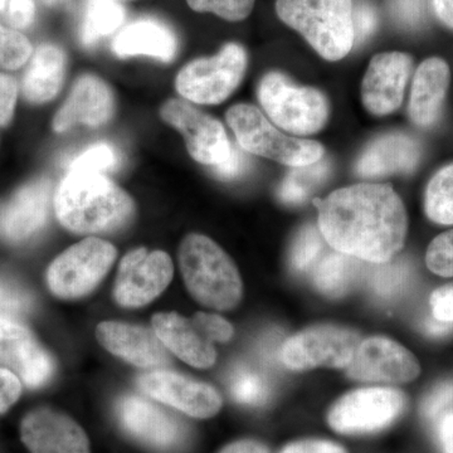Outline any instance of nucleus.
Masks as SVG:
<instances>
[{
	"instance_id": "30",
	"label": "nucleus",
	"mask_w": 453,
	"mask_h": 453,
	"mask_svg": "<svg viewBox=\"0 0 453 453\" xmlns=\"http://www.w3.org/2000/svg\"><path fill=\"white\" fill-rule=\"evenodd\" d=\"M412 275V266L405 259L372 264L368 273L369 288L381 300L395 299L410 285Z\"/></svg>"
},
{
	"instance_id": "52",
	"label": "nucleus",
	"mask_w": 453,
	"mask_h": 453,
	"mask_svg": "<svg viewBox=\"0 0 453 453\" xmlns=\"http://www.w3.org/2000/svg\"><path fill=\"white\" fill-rule=\"evenodd\" d=\"M423 332L431 336H445L453 330V323H446V321L437 320L434 316L426 319L422 323Z\"/></svg>"
},
{
	"instance_id": "13",
	"label": "nucleus",
	"mask_w": 453,
	"mask_h": 453,
	"mask_svg": "<svg viewBox=\"0 0 453 453\" xmlns=\"http://www.w3.org/2000/svg\"><path fill=\"white\" fill-rule=\"evenodd\" d=\"M138 387L151 398L195 418H211L222 408V398L213 387L178 372L155 369L140 375Z\"/></svg>"
},
{
	"instance_id": "28",
	"label": "nucleus",
	"mask_w": 453,
	"mask_h": 453,
	"mask_svg": "<svg viewBox=\"0 0 453 453\" xmlns=\"http://www.w3.org/2000/svg\"><path fill=\"white\" fill-rule=\"evenodd\" d=\"M125 11L118 0H86L80 38L83 46L91 47L101 38L120 28Z\"/></svg>"
},
{
	"instance_id": "49",
	"label": "nucleus",
	"mask_w": 453,
	"mask_h": 453,
	"mask_svg": "<svg viewBox=\"0 0 453 453\" xmlns=\"http://www.w3.org/2000/svg\"><path fill=\"white\" fill-rule=\"evenodd\" d=\"M438 438L443 452L453 453V413L447 414L438 422Z\"/></svg>"
},
{
	"instance_id": "32",
	"label": "nucleus",
	"mask_w": 453,
	"mask_h": 453,
	"mask_svg": "<svg viewBox=\"0 0 453 453\" xmlns=\"http://www.w3.org/2000/svg\"><path fill=\"white\" fill-rule=\"evenodd\" d=\"M228 387L234 401L253 407L266 403L271 395L267 378L247 365L235 366L229 375Z\"/></svg>"
},
{
	"instance_id": "47",
	"label": "nucleus",
	"mask_w": 453,
	"mask_h": 453,
	"mask_svg": "<svg viewBox=\"0 0 453 453\" xmlns=\"http://www.w3.org/2000/svg\"><path fill=\"white\" fill-rule=\"evenodd\" d=\"M246 157L237 146L232 144L231 151L225 162L213 166V173L217 177L229 180L240 177L246 169Z\"/></svg>"
},
{
	"instance_id": "41",
	"label": "nucleus",
	"mask_w": 453,
	"mask_h": 453,
	"mask_svg": "<svg viewBox=\"0 0 453 453\" xmlns=\"http://www.w3.org/2000/svg\"><path fill=\"white\" fill-rule=\"evenodd\" d=\"M192 321L211 342H226L234 338V326L222 316L198 312Z\"/></svg>"
},
{
	"instance_id": "12",
	"label": "nucleus",
	"mask_w": 453,
	"mask_h": 453,
	"mask_svg": "<svg viewBox=\"0 0 453 453\" xmlns=\"http://www.w3.org/2000/svg\"><path fill=\"white\" fill-rule=\"evenodd\" d=\"M163 120L184 136L193 159L205 165H219L231 151L223 125L208 113L183 100H169L160 110Z\"/></svg>"
},
{
	"instance_id": "33",
	"label": "nucleus",
	"mask_w": 453,
	"mask_h": 453,
	"mask_svg": "<svg viewBox=\"0 0 453 453\" xmlns=\"http://www.w3.org/2000/svg\"><path fill=\"white\" fill-rule=\"evenodd\" d=\"M325 249L324 237L318 226H303L295 238L290 252V265L295 273H306L312 271L320 261Z\"/></svg>"
},
{
	"instance_id": "25",
	"label": "nucleus",
	"mask_w": 453,
	"mask_h": 453,
	"mask_svg": "<svg viewBox=\"0 0 453 453\" xmlns=\"http://www.w3.org/2000/svg\"><path fill=\"white\" fill-rule=\"evenodd\" d=\"M177 50L174 32L153 18L130 23L112 41V50L119 57L145 55L169 62L174 58Z\"/></svg>"
},
{
	"instance_id": "14",
	"label": "nucleus",
	"mask_w": 453,
	"mask_h": 453,
	"mask_svg": "<svg viewBox=\"0 0 453 453\" xmlns=\"http://www.w3.org/2000/svg\"><path fill=\"white\" fill-rule=\"evenodd\" d=\"M421 372L417 357L408 349L387 338L360 342L353 362L347 368L351 380L408 383Z\"/></svg>"
},
{
	"instance_id": "48",
	"label": "nucleus",
	"mask_w": 453,
	"mask_h": 453,
	"mask_svg": "<svg viewBox=\"0 0 453 453\" xmlns=\"http://www.w3.org/2000/svg\"><path fill=\"white\" fill-rule=\"evenodd\" d=\"M281 453H347L338 443L324 440H303L290 443Z\"/></svg>"
},
{
	"instance_id": "5",
	"label": "nucleus",
	"mask_w": 453,
	"mask_h": 453,
	"mask_svg": "<svg viewBox=\"0 0 453 453\" xmlns=\"http://www.w3.org/2000/svg\"><path fill=\"white\" fill-rule=\"evenodd\" d=\"M241 148L285 165H309L324 157V148L312 140L291 138L276 129L255 106L235 105L226 112Z\"/></svg>"
},
{
	"instance_id": "27",
	"label": "nucleus",
	"mask_w": 453,
	"mask_h": 453,
	"mask_svg": "<svg viewBox=\"0 0 453 453\" xmlns=\"http://www.w3.org/2000/svg\"><path fill=\"white\" fill-rule=\"evenodd\" d=\"M362 270V259L334 251L321 257L312 268V282L321 294L336 299L353 288Z\"/></svg>"
},
{
	"instance_id": "20",
	"label": "nucleus",
	"mask_w": 453,
	"mask_h": 453,
	"mask_svg": "<svg viewBox=\"0 0 453 453\" xmlns=\"http://www.w3.org/2000/svg\"><path fill=\"white\" fill-rule=\"evenodd\" d=\"M115 103L111 89L103 80L85 74L74 82L73 91L53 119L56 133H65L76 124L103 127L112 118Z\"/></svg>"
},
{
	"instance_id": "10",
	"label": "nucleus",
	"mask_w": 453,
	"mask_h": 453,
	"mask_svg": "<svg viewBox=\"0 0 453 453\" xmlns=\"http://www.w3.org/2000/svg\"><path fill=\"white\" fill-rule=\"evenodd\" d=\"M404 408L405 396L401 390L357 389L342 396L333 405L327 419L340 434H365L387 427Z\"/></svg>"
},
{
	"instance_id": "11",
	"label": "nucleus",
	"mask_w": 453,
	"mask_h": 453,
	"mask_svg": "<svg viewBox=\"0 0 453 453\" xmlns=\"http://www.w3.org/2000/svg\"><path fill=\"white\" fill-rule=\"evenodd\" d=\"M173 273L172 258L165 252L133 250L121 259L113 297L122 308H142L168 288Z\"/></svg>"
},
{
	"instance_id": "21",
	"label": "nucleus",
	"mask_w": 453,
	"mask_h": 453,
	"mask_svg": "<svg viewBox=\"0 0 453 453\" xmlns=\"http://www.w3.org/2000/svg\"><path fill=\"white\" fill-rule=\"evenodd\" d=\"M52 184L38 179L23 187L3 211L0 234L12 243L25 242L41 231L49 219Z\"/></svg>"
},
{
	"instance_id": "36",
	"label": "nucleus",
	"mask_w": 453,
	"mask_h": 453,
	"mask_svg": "<svg viewBox=\"0 0 453 453\" xmlns=\"http://www.w3.org/2000/svg\"><path fill=\"white\" fill-rule=\"evenodd\" d=\"M256 0H187L188 5L199 13H213L229 20L240 22L252 13Z\"/></svg>"
},
{
	"instance_id": "31",
	"label": "nucleus",
	"mask_w": 453,
	"mask_h": 453,
	"mask_svg": "<svg viewBox=\"0 0 453 453\" xmlns=\"http://www.w3.org/2000/svg\"><path fill=\"white\" fill-rule=\"evenodd\" d=\"M426 213L438 225H453V164L437 172L426 190Z\"/></svg>"
},
{
	"instance_id": "50",
	"label": "nucleus",
	"mask_w": 453,
	"mask_h": 453,
	"mask_svg": "<svg viewBox=\"0 0 453 453\" xmlns=\"http://www.w3.org/2000/svg\"><path fill=\"white\" fill-rule=\"evenodd\" d=\"M219 453H270L266 446L253 440L237 441L225 447Z\"/></svg>"
},
{
	"instance_id": "1",
	"label": "nucleus",
	"mask_w": 453,
	"mask_h": 453,
	"mask_svg": "<svg viewBox=\"0 0 453 453\" xmlns=\"http://www.w3.org/2000/svg\"><path fill=\"white\" fill-rule=\"evenodd\" d=\"M319 229L335 251L384 264L403 247L408 219L403 202L387 184L362 183L315 199Z\"/></svg>"
},
{
	"instance_id": "23",
	"label": "nucleus",
	"mask_w": 453,
	"mask_h": 453,
	"mask_svg": "<svg viewBox=\"0 0 453 453\" xmlns=\"http://www.w3.org/2000/svg\"><path fill=\"white\" fill-rule=\"evenodd\" d=\"M421 159V146L407 134L392 133L375 140L359 157V177L377 178L396 173H412Z\"/></svg>"
},
{
	"instance_id": "39",
	"label": "nucleus",
	"mask_w": 453,
	"mask_h": 453,
	"mask_svg": "<svg viewBox=\"0 0 453 453\" xmlns=\"http://www.w3.org/2000/svg\"><path fill=\"white\" fill-rule=\"evenodd\" d=\"M421 412L431 422H440L447 414L453 413V380L434 387L422 402Z\"/></svg>"
},
{
	"instance_id": "9",
	"label": "nucleus",
	"mask_w": 453,
	"mask_h": 453,
	"mask_svg": "<svg viewBox=\"0 0 453 453\" xmlns=\"http://www.w3.org/2000/svg\"><path fill=\"white\" fill-rule=\"evenodd\" d=\"M360 342L359 334L348 327L318 325L288 339L280 351V357L292 371L318 366L347 369Z\"/></svg>"
},
{
	"instance_id": "2",
	"label": "nucleus",
	"mask_w": 453,
	"mask_h": 453,
	"mask_svg": "<svg viewBox=\"0 0 453 453\" xmlns=\"http://www.w3.org/2000/svg\"><path fill=\"white\" fill-rule=\"evenodd\" d=\"M59 223L77 234L116 231L129 223L135 205L101 173L68 170L53 198Z\"/></svg>"
},
{
	"instance_id": "3",
	"label": "nucleus",
	"mask_w": 453,
	"mask_h": 453,
	"mask_svg": "<svg viewBox=\"0 0 453 453\" xmlns=\"http://www.w3.org/2000/svg\"><path fill=\"white\" fill-rule=\"evenodd\" d=\"M179 266L188 291L202 305L231 310L242 297V280L222 249L202 234H189L179 249Z\"/></svg>"
},
{
	"instance_id": "34",
	"label": "nucleus",
	"mask_w": 453,
	"mask_h": 453,
	"mask_svg": "<svg viewBox=\"0 0 453 453\" xmlns=\"http://www.w3.org/2000/svg\"><path fill=\"white\" fill-rule=\"evenodd\" d=\"M31 42L22 33L0 26V68L17 70L32 56Z\"/></svg>"
},
{
	"instance_id": "40",
	"label": "nucleus",
	"mask_w": 453,
	"mask_h": 453,
	"mask_svg": "<svg viewBox=\"0 0 453 453\" xmlns=\"http://www.w3.org/2000/svg\"><path fill=\"white\" fill-rule=\"evenodd\" d=\"M390 11L401 25L421 27L427 16V0H389Z\"/></svg>"
},
{
	"instance_id": "54",
	"label": "nucleus",
	"mask_w": 453,
	"mask_h": 453,
	"mask_svg": "<svg viewBox=\"0 0 453 453\" xmlns=\"http://www.w3.org/2000/svg\"><path fill=\"white\" fill-rule=\"evenodd\" d=\"M8 0H0V11H3V9L5 8V5H7Z\"/></svg>"
},
{
	"instance_id": "51",
	"label": "nucleus",
	"mask_w": 453,
	"mask_h": 453,
	"mask_svg": "<svg viewBox=\"0 0 453 453\" xmlns=\"http://www.w3.org/2000/svg\"><path fill=\"white\" fill-rule=\"evenodd\" d=\"M432 7L438 19L453 29V0H432Z\"/></svg>"
},
{
	"instance_id": "26",
	"label": "nucleus",
	"mask_w": 453,
	"mask_h": 453,
	"mask_svg": "<svg viewBox=\"0 0 453 453\" xmlns=\"http://www.w3.org/2000/svg\"><path fill=\"white\" fill-rule=\"evenodd\" d=\"M65 53L55 44H42L35 50L23 79V94L29 103L44 104L53 100L64 83Z\"/></svg>"
},
{
	"instance_id": "37",
	"label": "nucleus",
	"mask_w": 453,
	"mask_h": 453,
	"mask_svg": "<svg viewBox=\"0 0 453 453\" xmlns=\"http://www.w3.org/2000/svg\"><path fill=\"white\" fill-rule=\"evenodd\" d=\"M33 299L31 294L17 282L0 279V316L20 318L31 311Z\"/></svg>"
},
{
	"instance_id": "43",
	"label": "nucleus",
	"mask_w": 453,
	"mask_h": 453,
	"mask_svg": "<svg viewBox=\"0 0 453 453\" xmlns=\"http://www.w3.org/2000/svg\"><path fill=\"white\" fill-rule=\"evenodd\" d=\"M18 86L14 79L0 73V127H5L13 118Z\"/></svg>"
},
{
	"instance_id": "35",
	"label": "nucleus",
	"mask_w": 453,
	"mask_h": 453,
	"mask_svg": "<svg viewBox=\"0 0 453 453\" xmlns=\"http://www.w3.org/2000/svg\"><path fill=\"white\" fill-rule=\"evenodd\" d=\"M119 165V154L111 145L100 142L89 146L79 157H74L68 170H80V172H109Z\"/></svg>"
},
{
	"instance_id": "45",
	"label": "nucleus",
	"mask_w": 453,
	"mask_h": 453,
	"mask_svg": "<svg viewBox=\"0 0 453 453\" xmlns=\"http://www.w3.org/2000/svg\"><path fill=\"white\" fill-rule=\"evenodd\" d=\"M429 305L434 319L453 323V283L434 291L429 299Z\"/></svg>"
},
{
	"instance_id": "44",
	"label": "nucleus",
	"mask_w": 453,
	"mask_h": 453,
	"mask_svg": "<svg viewBox=\"0 0 453 453\" xmlns=\"http://www.w3.org/2000/svg\"><path fill=\"white\" fill-rule=\"evenodd\" d=\"M22 392V384L11 369L0 366V413L7 412Z\"/></svg>"
},
{
	"instance_id": "29",
	"label": "nucleus",
	"mask_w": 453,
	"mask_h": 453,
	"mask_svg": "<svg viewBox=\"0 0 453 453\" xmlns=\"http://www.w3.org/2000/svg\"><path fill=\"white\" fill-rule=\"evenodd\" d=\"M329 173L330 162L325 159L309 165L296 166L288 173L280 187V199L286 204H303L324 183Z\"/></svg>"
},
{
	"instance_id": "4",
	"label": "nucleus",
	"mask_w": 453,
	"mask_h": 453,
	"mask_svg": "<svg viewBox=\"0 0 453 453\" xmlns=\"http://www.w3.org/2000/svg\"><path fill=\"white\" fill-rule=\"evenodd\" d=\"M353 0H277L276 13L321 57L339 61L356 43Z\"/></svg>"
},
{
	"instance_id": "7",
	"label": "nucleus",
	"mask_w": 453,
	"mask_h": 453,
	"mask_svg": "<svg viewBox=\"0 0 453 453\" xmlns=\"http://www.w3.org/2000/svg\"><path fill=\"white\" fill-rule=\"evenodd\" d=\"M247 67L246 50L228 43L219 55L190 62L178 73L179 94L192 103L217 105L234 94L242 82Z\"/></svg>"
},
{
	"instance_id": "8",
	"label": "nucleus",
	"mask_w": 453,
	"mask_h": 453,
	"mask_svg": "<svg viewBox=\"0 0 453 453\" xmlns=\"http://www.w3.org/2000/svg\"><path fill=\"white\" fill-rule=\"evenodd\" d=\"M116 256L115 247L100 238L89 237L73 244L47 271L50 290L65 300L85 296L103 281Z\"/></svg>"
},
{
	"instance_id": "16",
	"label": "nucleus",
	"mask_w": 453,
	"mask_h": 453,
	"mask_svg": "<svg viewBox=\"0 0 453 453\" xmlns=\"http://www.w3.org/2000/svg\"><path fill=\"white\" fill-rule=\"evenodd\" d=\"M0 362L29 388H40L55 371L52 357L17 319L0 316Z\"/></svg>"
},
{
	"instance_id": "42",
	"label": "nucleus",
	"mask_w": 453,
	"mask_h": 453,
	"mask_svg": "<svg viewBox=\"0 0 453 453\" xmlns=\"http://www.w3.org/2000/svg\"><path fill=\"white\" fill-rule=\"evenodd\" d=\"M378 17L375 9L369 3L360 0L353 7L354 38L365 41L377 28Z\"/></svg>"
},
{
	"instance_id": "18",
	"label": "nucleus",
	"mask_w": 453,
	"mask_h": 453,
	"mask_svg": "<svg viewBox=\"0 0 453 453\" xmlns=\"http://www.w3.org/2000/svg\"><path fill=\"white\" fill-rule=\"evenodd\" d=\"M20 434L32 453H89L88 438L81 426L50 408L27 414Z\"/></svg>"
},
{
	"instance_id": "19",
	"label": "nucleus",
	"mask_w": 453,
	"mask_h": 453,
	"mask_svg": "<svg viewBox=\"0 0 453 453\" xmlns=\"http://www.w3.org/2000/svg\"><path fill=\"white\" fill-rule=\"evenodd\" d=\"M98 342L113 356L144 369L169 365L168 349L154 330L138 325L104 321L96 329Z\"/></svg>"
},
{
	"instance_id": "46",
	"label": "nucleus",
	"mask_w": 453,
	"mask_h": 453,
	"mask_svg": "<svg viewBox=\"0 0 453 453\" xmlns=\"http://www.w3.org/2000/svg\"><path fill=\"white\" fill-rule=\"evenodd\" d=\"M35 17L33 0H9L8 20L14 28L23 29L32 25Z\"/></svg>"
},
{
	"instance_id": "53",
	"label": "nucleus",
	"mask_w": 453,
	"mask_h": 453,
	"mask_svg": "<svg viewBox=\"0 0 453 453\" xmlns=\"http://www.w3.org/2000/svg\"><path fill=\"white\" fill-rule=\"evenodd\" d=\"M44 4L49 5V7H61V5L67 4L71 0H41Z\"/></svg>"
},
{
	"instance_id": "22",
	"label": "nucleus",
	"mask_w": 453,
	"mask_h": 453,
	"mask_svg": "<svg viewBox=\"0 0 453 453\" xmlns=\"http://www.w3.org/2000/svg\"><path fill=\"white\" fill-rule=\"evenodd\" d=\"M151 325L165 348L187 365L205 369L216 363L213 342L192 320L175 312H160L153 316Z\"/></svg>"
},
{
	"instance_id": "38",
	"label": "nucleus",
	"mask_w": 453,
	"mask_h": 453,
	"mask_svg": "<svg viewBox=\"0 0 453 453\" xmlns=\"http://www.w3.org/2000/svg\"><path fill=\"white\" fill-rule=\"evenodd\" d=\"M426 262L429 270L436 275L453 276V229L432 241L426 255Z\"/></svg>"
},
{
	"instance_id": "15",
	"label": "nucleus",
	"mask_w": 453,
	"mask_h": 453,
	"mask_svg": "<svg viewBox=\"0 0 453 453\" xmlns=\"http://www.w3.org/2000/svg\"><path fill=\"white\" fill-rule=\"evenodd\" d=\"M116 413L122 428L131 437L157 451H173L186 440L183 425L142 396H122Z\"/></svg>"
},
{
	"instance_id": "24",
	"label": "nucleus",
	"mask_w": 453,
	"mask_h": 453,
	"mask_svg": "<svg viewBox=\"0 0 453 453\" xmlns=\"http://www.w3.org/2000/svg\"><path fill=\"white\" fill-rule=\"evenodd\" d=\"M449 85V68L443 59L434 57L419 65L414 74L408 106L414 124L427 127L438 120Z\"/></svg>"
},
{
	"instance_id": "6",
	"label": "nucleus",
	"mask_w": 453,
	"mask_h": 453,
	"mask_svg": "<svg viewBox=\"0 0 453 453\" xmlns=\"http://www.w3.org/2000/svg\"><path fill=\"white\" fill-rule=\"evenodd\" d=\"M258 98L271 120L295 135L318 133L329 118V105L320 91L296 88L279 73H268L261 80Z\"/></svg>"
},
{
	"instance_id": "17",
	"label": "nucleus",
	"mask_w": 453,
	"mask_h": 453,
	"mask_svg": "<svg viewBox=\"0 0 453 453\" xmlns=\"http://www.w3.org/2000/svg\"><path fill=\"white\" fill-rule=\"evenodd\" d=\"M412 64V57L402 52L372 57L362 85L363 104L369 112L384 116L399 109Z\"/></svg>"
}]
</instances>
